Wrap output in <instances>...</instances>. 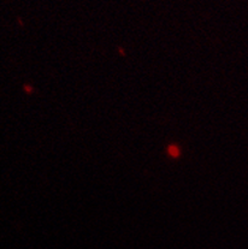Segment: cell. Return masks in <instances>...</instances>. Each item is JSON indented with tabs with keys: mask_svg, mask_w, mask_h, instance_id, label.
Masks as SVG:
<instances>
[{
	"mask_svg": "<svg viewBox=\"0 0 248 249\" xmlns=\"http://www.w3.org/2000/svg\"><path fill=\"white\" fill-rule=\"evenodd\" d=\"M168 152L171 157H174V158H177V157H179V154H181V151H179L178 147H176V146L169 147Z\"/></svg>",
	"mask_w": 248,
	"mask_h": 249,
	"instance_id": "cell-1",
	"label": "cell"
}]
</instances>
